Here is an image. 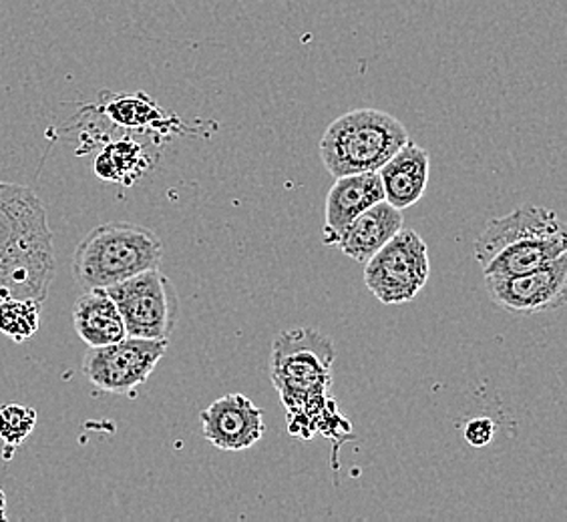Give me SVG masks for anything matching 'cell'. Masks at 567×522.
Segmentation results:
<instances>
[{"label":"cell","mask_w":567,"mask_h":522,"mask_svg":"<svg viewBox=\"0 0 567 522\" xmlns=\"http://www.w3.org/2000/svg\"><path fill=\"white\" fill-rule=\"evenodd\" d=\"M495 436V425L489 418H473L470 425L465 426V440L471 447H487Z\"/></svg>","instance_id":"20"},{"label":"cell","mask_w":567,"mask_h":522,"mask_svg":"<svg viewBox=\"0 0 567 522\" xmlns=\"http://www.w3.org/2000/svg\"><path fill=\"white\" fill-rule=\"evenodd\" d=\"M41 324V304L21 297L0 300V334L22 344L37 336Z\"/></svg>","instance_id":"17"},{"label":"cell","mask_w":567,"mask_h":522,"mask_svg":"<svg viewBox=\"0 0 567 522\" xmlns=\"http://www.w3.org/2000/svg\"><path fill=\"white\" fill-rule=\"evenodd\" d=\"M403 209H396L386 199H381L350 221L337 246L350 260L364 263L371 260L399 229H403Z\"/></svg>","instance_id":"13"},{"label":"cell","mask_w":567,"mask_h":522,"mask_svg":"<svg viewBox=\"0 0 567 522\" xmlns=\"http://www.w3.org/2000/svg\"><path fill=\"white\" fill-rule=\"evenodd\" d=\"M164 243L150 228L110 221L91 229L73 253V275L85 290L111 288L137 273L159 268Z\"/></svg>","instance_id":"3"},{"label":"cell","mask_w":567,"mask_h":522,"mask_svg":"<svg viewBox=\"0 0 567 522\" xmlns=\"http://www.w3.org/2000/svg\"><path fill=\"white\" fill-rule=\"evenodd\" d=\"M167 344L169 340L125 336L110 346L89 348L83 374L99 390L132 394L152 376L167 354Z\"/></svg>","instance_id":"7"},{"label":"cell","mask_w":567,"mask_h":522,"mask_svg":"<svg viewBox=\"0 0 567 522\" xmlns=\"http://www.w3.org/2000/svg\"><path fill=\"white\" fill-rule=\"evenodd\" d=\"M559 236H566V228L556 211L547 207L524 206L503 218L492 219L473 243V253L483 268L497 251L512 243Z\"/></svg>","instance_id":"10"},{"label":"cell","mask_w":567,"mask_h":522,"mask_svg":"<svg viewBox=\"0 0 567 522\" xmlns=\"http://www.w3.org/2000/svg\"><path fill=\"white\" fill-rule=\"evenodd\" d=\"M107 98L101 103V111L110 119L125 125V127H143L150 125L153 115H157V109L153 107L152 101L145 95H103Z\"/></svg>","instance_id":"18"},{"label":"cell","mask_w":567,"mask_h":522,"mask_svg":"<svg viewBox=\"0 0 567 522\" xmlns=\"http://www.w3.org/2000/svg\"><path fill=\"white\" fill-rule=\"evenodd\" d=\"M55 278L47 209L33 189L0 181V300L43 304Z\"/></svg>","instance_id":"1"},{"label":"cell","mask_w":567,"mask_h":522,"mask_svg":"<svg viewBox=\"0 0 567 522\" xmlns=\"http://www.w3.org/2000/svg\"><path fill=\"white\" fill-rule=\"evenodd\" d=\"M429 171H431L429 152L409 139L377 171L381 177L384 199L396 209L415 206L416 201H421V197L425 196Z\"/></svg>","instance_id":"12"},{"label":"cell","mask_w":567,"mask_h":522,"mask_svg":"<svg viewBox=\"0 0 567 522\" xmlns=\"http://www.w3.org/2000/svg\"><path fill=\"white\" fill-rule=\"evenodd\" d=\"M431 272L426 243L415 229H399L381 250L364 261V283L381 304L413 302Z\"/></svg>","instance_id":"5"},{"label":"cell","mask_w":567,"mask_h":522,"mask_svg":"<svg viewBox=\"0 0 567 522\" xmlns=\"http://www.w3.org/2000/svg\"><path fill=\"white\" fill-rule=\"evenodd\" d=\"M199 420L209 445L228 452L251 448L266 435L262 408L244 394H226L214 400L199 414Z\"/></svg>","instance_id":"9"},{"label":"cell","mask_w":567,"mask_h":522,"mask_svg":"<svg viewBox=\"0 0 567 522\" xmlns=\"http://www.w3.org/2000/svg\"><path fill=\"white\" fill-rule=\"evenodd\" d=\"M409 142V133L391 113L354 109L332 121L320 139V159L334 179L379 171Z\"/></svg>","instance_id":"4"},{"label":"cell","mask_w":567,"mask_h":522,"mask_svg":"<svg viewBox=\"0 0 567 522\" xmlns=\"http://www.w3.org/2000/svg\"><path fill=\"white\" fill-rule=\"evenodd\" d=\"M567 253L566 236L524 240L497 251L492 260L483 265L485 278H512L542 268L547 261Z\"/></svg>","instance_id":"15"},{"label":"cell","mask_w":567,"mask_h":522,"mask_svg":"<svg viewBox=\"0 0 567 522\" xmlns=\"http://www.w3.org/2000/svg\"><path fill=\"white\" fill-rule=\"evenodd\" d=\"M381 199H384V191L377 171L337 177L328 191L324 207V243L337 246L350 221Z\"/></svg>","instance_id":"11"},{"label":"cell","mask_w":567,"mask_h":522,"mask_svg":"<svg viewBox=\"0 0 567 522\" xmlns=\"http://www.w3.org/2000/svg\"><path fill=\"white\" fill-rule=\"evenodd\" d=\"M493 302L522 316L551 312L566 304L567 253L532 272L512 278H485Z\"/></svg>","instance_id":"8"},{"label":"cell","mask_w":567,"mask_h":522,"mask_svg":"<svg viewBox=\"0 0 567 522\" xmlns=\"http://www.w3.org/2000/svg\"><path fill=\"white\" fill-rule=\"evenodd\" d=\"M73 326L89 348L110 346L127 336L120 310L103 288H93L76 297Z\"/></svg>","instance_id":"14"},{"label":"cell","mask_w":567,"mask_h":522,"mask_svg":"<svg viewBox=\"0 0 567 522\" xmlns=\"http://www.w3.org/2000/svg\"><path fill=\"white\" fill-rule=\"evenodd\" d=\"M105 290L120 310L127 336L169 340L179 316V300L174 283L159 268Z\"/></svg>","instance_id":"6"},{"label":"cell","mask_w":567,"mask_h":522,"mask_svg":"<svg viewBox=\"0 0 567 522\" xmlns=\"http://www.w3.org/2000/svg\"><path fill=\"white\" fill-rule=\"evenodd\" d=\"M145 152L132 139L110 143L95 159V174L107 181L132 184L145 171Z\"/></svg>","instance_id":"16"},{"label":"cell","mask_w":567,"mask_h":522,"mask_svg":"<svg viewBox=\"0 0 567 522\" xmlns=\"http://www.w3.org/2000/svg\"><path fill=\"white\" fill-rule=\"evenodd\" d=\"M37 426V410L22 404H4L0 408V438L9 447H21L33 435Z\"/></svg>","instance_id":"19"},{"label":"cell","mask_w":567,"mask_h":522,"mask_svg":"<svg viewBox=\"0 0 567 522\" xmlns=\"http://www.w3.org/2000/svg\"><path fill=\"white\" fill-rule=\"evenodd\" d=\"M334 358L332 340L312 327L286 330L274 337L270 374L292 435L310 438L327 422L328 406L334 404L328 398Z\"/></svg>","instance_id":"2"}]
</instances>
